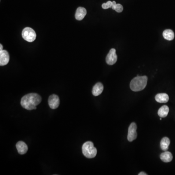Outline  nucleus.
Wrapping results in <instances>:
<instances>
[{
    "instance_id": "5",
    "label": "nucleus",
    "mask_w": 175,
    "mask_h": 175,
    "mask_svg": "<svg viewBox=\"0 0 175 175\" xmlns=\"http://www.w3.org/2000/svg\"><path fill=\"white\" fill-rule=\"evenodd\" d=\"M137 125L135 123H132L130 124L128 128L127 139L128 141L132 142L136 139L137 136Z\"/></svg>"
},
{
    "instance_id": "9",
    "label": "nucleus",
    "mask_w": 175,
    "mask_h": 175,
    "mask_svg": "<svg viewBox=\"0 0 175 175\" xmlns=\"http://www.w3.org/2000/svg\"><path fill=\"white\" fill-rule=\"evenodd\" d=\"M16 148L18 152L20 155L26 154L28 150V146L23 141H19L17 143Z\"/></svg>"
},
{
    "instance_id": "10",
    "label": "nucleus",
    "mask_w": 175,
    "mask_h": 175,
    "mask_svg": "<svg viewBox=\"0 0 175 175\" xmlns=\"http://www.w3.org/2000/svg\"><path fill=\"white\" fill-rule=\"evenodd\" d=\"M87 14V10L85 8L82 7H79L76 10L75 18L77 20H82Z\"/></svg>"
},
{
    "instance_id": "16",
    "label": "nucleus",
    "mask_w": 175,
    "mask_h": 175,
    "mask_svg": "<svg viewBox=\"0 0 175 175\" xmlns=\"http://www.w3.org/2000/svg\"><path fill=\"white\" fill-rule=\"evenodd\" d=\"M170 141L167 137H164L161 141V147L164 151H167L170 145Z\"/></svg>"
},
{
    "instance_id": "14",
    "label": "nucleus",
    "mask_w": 175,
    "mask_h": 175,
    "mask_svg": "<svg viewBox=\"0 0 175 175\" xmlns=\"http://www.w3.org/2000/svg\"><path fill=\"white\" fill-rule=\"evenodd\" d=\"M169 109L167 106L164 105L160 108L158 112V114L161 118H164L167 116Z\"/></svg>"
},
{
    "instance_id": "15",
    "label": "nucleus",
    "mask_w": 175,
    "mask_h": 175,
    "mask_svg": "<svg viewBox=\"0 0 175 175\" xmlns=\"http://www.w3.org/2000/svg\"><path fill=\"white\" fill-rule=\"evenodd\" d=\"M163 37L167 41H172L175 37L174 33L171 29H166L163 32Z\"/></svg>"
},
{
    "instance_id": "19",
    "label": "nucleus",
    "mask_w": 175,
    "mask_h": 175,
    "mask_svg": "<svg viewBox=\"0 0 175 175\" xmlns=\"http://www.w3.org/2000/svg\"><path fill=\"white\" fill-rule=\"evenodd\" d=\"M116 3L115 1H113L112 2V9L114 10V8L115 7L116 5Z\"/></svg>"
},
{
    "instance_id": "11",
    "label": "nucleus",
    "mask_w": 175,
    "mask_h": 175,
    "mask_svg": "<svg viewBox=\"0 0 175 175\" xmlns=\"http://www.w3.org/2000/svg\"><path fill=\"white\" fill-rule=\"evenodd\" d=\"M104 90V86L101 83L98 82L94 85L93 87L92 93L93 95L97 97L101 94Z\"/></svg>"
},
{
    "instance_id": "17",
    "label": "nucleus",
    "mask_w": 175,
    "mask_h": 175,
    "mask_svg": "<svg viewBox=\"0 0 175 175\" xmlns=\"http://www.w3.org/2000/svg\"><path fill=\"white\" fill-rule=\"evenodd\" d=\"M112 2L110 1L107 2L106 3H104L102 5V7L104 9H108L109 8H112Z\"/></svg>"
},
{
    "instance_id": "1",
    "label": "nucleus",
    "mask_w": 175,
    "mask_h": 175,
    "mask_svg": "<svg viewBox=\"0 0 175 175\" xmlns=\"http://www.w3.org/2000/svg\"><path fill=\"white\" fill-rule=\"evenodd\" d=\"M41 97L36 93H31L23 97L20 101V105L27 110H33L37 109V106L41 103Z\"/></svg>"
},
{
    "instance_id": "13",
    "label": "nucleus",
    "mask_w": 175,
    "mask_h": 175,
    "mask_svg": "<svg viewBox=\"0 0 175 175\" xmlns=\"http://www.w3.org/2000/svg\"><path fill=\"white\" fill-rule=\"evenodd\" d=\"M160 158L162 161L164 162H169L171 161L173 159V156L171 153L168 151H165L162 153L160 155Z\"/></svg>"
},
{
    "instance_id": "2",
    "label": "nucleus",
    "mask_w": 175,
    "mask_h": 175,
    "mask_svg": "<svg viewBox=\"0 0 175 175\" xmlns=\"http://www.w3.org/2000/svg\"><path fill=\"white\" fill-rule=\"evenodd\" d=\"M147 82V76H140L138 75L131 80L130 84V88L133 91H141L146 86Z\"/></svg>"
},
{
    "instance_id": "4",
    "label": "nucleus",
    "mask_w": 175,
    "mask_h": 175,
    "mask_svg": "<svg viewBox=\"0 0 175 175\" xmlns=\"http://www.w3.org/2000/svg\"><path fill=\"white\" fill-rule=\"evenodd\" d=\"M36 33L32 28L26 27L22 32V37L23 38L28 42H33L36 39Z\"/></svg>"
},
{
    "instance_id": "3",
    "label": "nucleus",
    "mask_w": 175,
    "mask_h": 175,
    "mask_svg": "<svg viewBox=\"0 0 175 175\" xmlns=\"http://www.w3.org/2000/svg\"><path fill=\"white\" fill-rule=\"evenodd\" d=\"M82 150L83 154L87 158L91 159L97 156V149L94 147V143L90 141L86 142L83 144Z\"/></svg>"
},
{
    "instance_id": "6",
    "label": "nucleus",
    "mask_w": 175,
    "mask_h": 175,
    "mask_svg": "<svg viewBox=\"0 0 175 175\" xmlns=\"http://www.w3.org/2000/svg\"><path fill=\"white\" fill-rule=\"evenodd\" d=\"M117 60V56L116 54V50L115 49H111L109 53L106 57V62L109 65H113L116 62Z\"/></svg>"
},
{
    "instance_id": "7",
    "label": "nucleus",
    "mask_w": 175,
    "mask_h": 175,
    "mask_svg": "<svg viewBox=\"0 0 175 175\" xmlns=\"http://www.w3.org/2000/svg\"><path fill=\"white\" fill-rule=\"evenodd\" d=\"M60 100L59 97L56 94L50 95L48 98V104L52 109H56L60 105Z\"/></svg>"
},
{
    "instance_id": "21",
    "label": "nucleus",
    "mask_w": 175,
    "mask_h": 175,
    "mask_svg": "<svg viewBox=\"0 0 175 175\" xmlns=\"http://www.w3.org/2000/svg\"><path fill=\"white\" fill-rule=\"evenodd\" d=\"M3 45H0V51L3 50Z\"/></svg>"
},
{
    "instance_id": "8",
    "label": "nucleus",
    "mask_w": 175,
    "mask_h": 175,
    "mask_svg": "<svg viewBox=\"0 0 175 175\" xmlns=\"http://www.w3.org/2000/svg\"><path fill=\"white\" fill-rule=\"evenodd\" d=\"M9 55L8 51L2 50L0 51V65L5 66L8 63L9 61Z\"/></svg>"
},
{
    "instance_id": "18",
    "label": "nucleus",
    "mask_w": 175,
    "mask_h": 175,
    "mask_svg": "<svg viewBox=\"0 0 175 175\" xmlns=\"http://www.w3.org/2000/svg\"><path fill=\"white\" fill-rule=\"evenodd\" d=\"M114 10H115L118 13H120V12H122L123 11V7L121 4H116L115 7L114 8Z\"/></svg>"
},
{
    "instance_id": "12",
    "label": "nucleus",
    "mask_w": 175,
    "mask_h": 175,
    "mask_svg": "<svg viewBox=\"0 0 175 175\" xmlns=\"http://www.w3.org/2000/svg\"><path fill=\"white\" fill-rule=\"evenodd\" d=\"M155 100L158 103H167L169 100L168 95L165 93L158 94L155 97Z\"/></svg>"
},
{
    "instance_id": "20",
    "label": "nucleus",
    "mask_w": 175,
    "mask_h": 175,
    "mask_svg": "<svg viewBox=\"0 0 175 175\" xmlns=\"http://www.w3.org/2000/svg\"><path fill=\"white\" fill-rule=\"evenodd\" d=\"M139 175H147V174L146 173L143 172H141L138 174Z\"/></svg>"
}]
</instances>
